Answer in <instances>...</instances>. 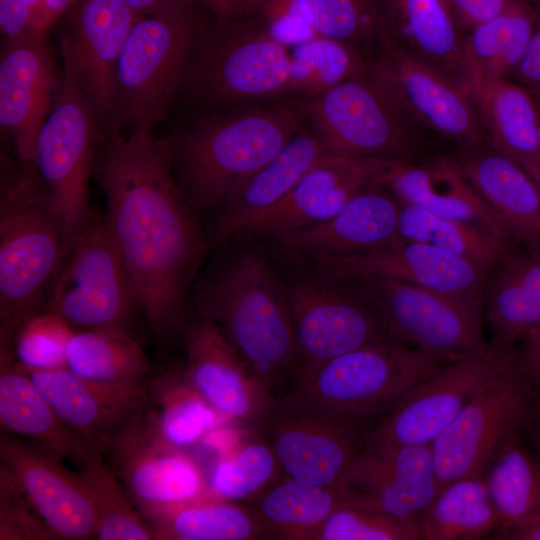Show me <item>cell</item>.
I'll list each match as a JSON object with an SVG mask.
<instances>
[{"instance_id": "1", "label": "cell", "mask_w": 540, "mask_h": 540, "mask_svg": "<svg viewBox=\"0 0 540 540\" xmlns=\"http://www.w3.org/2000/svg\"><path fill=\"white\" fill-rule=\"evenodd\" d=\"M167 140L108 127L93 175L106 222L155 337L184 332L185 302L207 242L173 172Z\"/></svg>"}, {"instance_id": "2", "label": "cell", "mask_w": 540, "mask_h": 540, "mask_svg": "<svg viewBox=\"0 0 540 540\" xmlns=\"http://www.w3.org/2000/svg\"><path fill=\"white\" fill-rule=\"evenodd\" d=\"M309 100L286 97L209 113L167 140L178 184L195 212L217 211L307 123Z\"/></svg>"}, {"instance_id": "3", "label": "cell", "mask_w": 540, "mask_h": 540, "mask_svg": "<svg viewBox=\"0 0 540 540\" xmlns=\"http://www.w3.org/2000/svg\"><path fill=\"white\" fill-rule=\"evenodd\" d=\"M199 314L211 320L274 397L292 385L298 365L285 288L266 260L241 251L223 261L195 296Z\"/></svg>"}, {"instance_id": "4", "label": "cell", "mask_w": 540, "mask_h": 540, "mask_svg": "<svg viewBox=\"0 0 540 540\" xmlns=\"http://www.w3.org/2000/svg\"><path fill=\"white\" fill-rule=\"evenodd\" d=\"M68 245L64 220L33 164L1 154L0 345L41 310Z\"/></svg>"}, {"instance_id": "5", "label": "cell", "mask_w": 540, "mask_h": 540, "mask_svg": "<svg viewBox=\"0 0 540 540\" xmlns=\"http://www.w3.org/2000/svg\"><path fill=\"white\" fill-rule=\"evenodd\" d=\"M449 363L418 347L384 340L320 365L297 379L282 397L311 411L375 425Z\"/></svg>"}, {"instance_id": "6", "label": "cell", "mask_w": 540, "mask_h": 540, "mask_svg": "<svg viewBox=\"0 0 540 540\" xmlns=\"http://www.w3.org/2000/svg\"><path fill=\"white\" fill-rule=\"evenodd\" d=\"M196 0H173L132 27L122 49L110 128L152 133L180 91L202 26Z\"/></svg>"}, {"instance_id": "7", "label": "cell", "mask_w": 540, "mask_h": 540, "mask_svg": "<svg viewBox=\"0 0 540 540\" xmlns=\"http://www.w3.org/2000/svg\"><path fill=\"white\" fill-rule=\"evenodd\" d=\"M290 68L289 48L256 20L216 21L197 35L180 90L212 113L286 98Z\"/></svg>"}, {"instance_id": "8", "label": "cell", "mask_w": 540, "mask_h": 540, "mask_svg": "<svg viewBox=\"0 0 540 540\" xmlns=\"http://www.w3.org/2000/svg\"><path fill=\"white\" fill-rule=\"evenodd\" d=\"M42 309L55 312L75 330L135 333L141 308L105 215L91 209L71 237Z\"/></svg>"}, {"instance_id": "9", "label": "cell", "mask_w": 540, "mask_h": 540, "mask_svg": "<svg viewBox=\"0 0 540 540\" xmlns=\"http://www.w3.org/2000/svg\"><path fill=\"white\" fill-rule=\"evenodd\" d=\"M284 288L298 355L293 383L345 353L395 340L376 305L351 280L322 273L294 279Z\"/></svg>"}, {"instance_id": "10", "label": "cell", "mask_w": 540, "mask_h": 540, "mask_svg": "<svg viewBox=\"0 0 540 540\" xmlns=\"http://www.w3.org/2000/svg\"><path fill=\"white\" fill-rule=\"evenodd\" d=\"M536 389L515 347L496 376L431 444L439 490L459 478L483 475L498 446L523 431Z\"/></svg>"}, {"instance_id": "11", "label": "cell", "mask_w": 540, "mask_h": 540, "mask_svg": "<svg viewBox=\"0 0 540 540\" xmlns=\"http://www.w3.org/2000/svg\"><path fill=\"white\" fill-rule=\"evenodd\" d=\"M356 283L379 310L391 337L446 361L480 354L484 305L410 283L383 279H346Z\"/></svg>"}, {"instance_id": "12", "label": "cell", "mask_w": 540, "mask_h": 540, "mask_svg": "<svg viewBox=\"0 0 540 540\" xmlns=\"http://www.w3.org/2000/svg\"><path fill=\"white\" fill-rule=\"evenodd\" d=\"M100 120L66 62L52 109L36 140L33 166L62 215L68 242L89 215L88 183Z\"/></svg>"}, {"instance_id": "13", "label": "cell", "mask_w": 540, "mask_h": 540, "mask_svg": "<svg viewBox=\"0 0 540 540\" xmlns=\"http://www.w3.org/2000/svg\"><path fill=\"white\" fill-rule=\"evenodd\" d=\"M366 74L412 124L432 129L465 149L481 144L480 116L464 88L388 38L382 37L369 55Z\"/></svg>"}, {"instance_id": "14", "label": "cell", "mask_w": 540, "mask_h": 540, "mask_svg": "<svg viewBox=\"0 0 540 540\" xmlns=\"http://www.w3.org/2000/svg\"><path fill=\"white\" fill-rule=\"evenodd\" d=\"M308 122L337 153L406 160L415 151L412 123L367 74L309 100Z\"/></svg>"}, {"instance_id": "15", "label": "cell", "mask_w": 540, "mask_h": 540, "mask_svg": "<svg viewBox=\"0 0 540 540\" xmlns=\"http://www.w3.org/2000/svg\"><path fill=\"white\" fill-rule=\"evenodd\" d=\"M373 429V424L311 411L278 396L254 432L271 446L284 474L336 486Z\"/></svg>"}, {"instance_id": "16", "label": "cell", "mask_w": 540, "mask_h": 540, "mask_svg": "<svg viewBox=\"0 0 540 540\" xmlns=\"http://www.w3.org/2000/svg\"><path fill=\"white\" fill-rule=\"evenodd\" d=\"M104 460L150 524L211 494L198 463L183 449L160 438L145 416L113 441Z\"/></svg>"}, {"instance_id": "17", "label": "cell", "mask_w": 540, "mask_h": 540, "mask_svg": "<svg viewBox=\"0 0 540 540\" xmlns=\"http://www.w3.org/2000/svg\"><path fill=\"white\" fill-rule=\"evenodd\" d=\"M336 486L347 491L352 507L419 523L439 492L431 445L394 443L372 433Z\"/></svg>"}, {"instance_id": "18", "label": "cell", "mask_w": 540, "mask_h": 540, "mask_svg": "<svg viewBox=\"0 0 540 540\" xmlns=\"http://www.w3.org/2000/svg\"><path fill=\"white\" fill-rule=\"evenodd\" d=\"M512 348L489 343L484 352L449 363L378 420L373 435L394 443L431 445L496 376Z\"/></svg>"}, {"instance_id": "19", "label": "cell", "mask_w": 540, "mask_h": 540, "mask_svg": "<svg viewBox=\"0 0 540 540\" xmlns=\"http://www.w3.org/2000/svg\"><path fill=\"white\" fill-rule=\"evenodd\" d=\"M402 161L334 152L312 168L280 203L248 223L236 238H275L324 221L360 192L386 185Z\"/></svg>"}, {"instance_id": "20", "label": "cell", "mask_w": 540, "mask_h": 540, "mask_svg": "<svg viewBox=\"0 0 540 540\" xmlns=\"http://www.w3.org/2000/svg\"><path fill=\"white\" fill-rule=\"evenodd\" d=\"M60 35L66 62L99 120L110 119L116 97L117 68L137 20L124 0H75Z\"/></svg>"}, {"instance_id": "21", "label": "cell", "mask_w": 540, "mask_h": 540, "mask_svg": "<svg viewBox=\"0 0 540 540\" xmlns=\"http://www.w3.org/2000/svg\"><path fill=\"white\" fill-rule=\"evenodd\" d=\"M312 259L321 273L338 279L398 280L483 305L491 273L434 245L405 239L366 252Z\"/></svg>"}, {"instance_id": "22", "label": "cell", "mask_w": 540, "mask_h": 540, "mask_svg": "<svg viewBox=\"0 0 540 540\" xmlns=\"http://www.w3.org/2000/svg\"><path fill=\"white\" fill-rule=\"evenodd\" d=\"M184 336L187 379L227 422L255 431L275 397L211 320L199 314Z\"/></svg>"}, {"instance_id": "23", "label": "cell", "mask_w": 540, "mask_h": 540, "mask_svg": "<svg viewBox=\"0 0 540 540\" xmlns=\"http://www.w3.org/2000/svg\"><path fill=\"white\" fill-rule=\"evenodd\" d=\"M15 435L1 432L0 468L22 490L53 539L94 538L96 512L79 474Z\"/></svg>"}, {"instance_id": "24", "label": "cell", "mask_w": 540, "mask_h": 540, "mask_svg": "<svg viewBox=\"0 0 540 540\" xmlns=\"http://www.w3.org/2000/svg\"><path fill=\"white\" fill-rule=\"evenodd\" d=\"M44 32L5 39L0 57V125L18 160L33 162L36 140L60 81Z\"/></svg>"}, {"instance_id": "25", "label": "cell", "mask_w": 540, "mask_h": 540, "mask_svg": "<svg viewBox=\"0 0 540 540\" xmlns=\"http://www.w3.org/2000/svg\"><path fill=\"white\" fill-rule=\"evenodd\" d=\"M26 372L86 446L103 457L113 441L146 414L145 383L97 382L68 368Z\"/></svg>"}, {"instance_id": "26", "label": "cell", "mask_w": 540, "mask_h": 540, "mask_svg": "<svg viewBox=\"0 0 540 540\" xmlns=\"http://www.w3.org/2000/svg\"><path fill=\"white\" fill-rule=\"evenodd\" d=\"M401 202L385 185L354 196L332 217L275 238L293 254L347 255L379 249L402 240Z\"/></svg>"}, {"instance_id": "27", "label": "cell", "mask_w": 540, "mask_h": 540, "mask_svg": "<svg viewBox=\"0 0 540 540\" xmlns=\"http://www.w3.org/2000/svg\"><path fill=\"white\" fill-rule=\"evenodd\" d=\"M0 427L80 470L101 455L61 418L6 347H0Z\"/></svg>"}, {"instance_id": "28", "label": "cell", "mask_w": 540, "mask_h": 540, "mask_svg": "<svg viewBox=\"0 0 540 540\" xmlns=\"http://www.w3.org/2000/svg\"><path fill=\"white\" fill-rule=\"evenodd\" d=\"M332 153L312 130L304 127L215 211L213 238L217 242L236 238L248 223L280 203Z\"/></svg>"}, {"instance_id": "29", "label": "cell", "mask_w": 540, "mask_h": 540, "mask_svg": "<svg viewBox=\"0 0 540 540\" xmlns=\"http://www.w3.org/2000/svg\"><path fill=\"white\" fill-rule=\"evenodd\" d=\"M457 161L472 186L525 250L540 249V187L526 169L494 148L465 149Z\"/></svg>"}, {"instance_id": "30", "label": "cell", "mask_w": 540, "mask_h": 540, "mask_svg": "<svg viewBox=\"0 0 540 540\" xmlns=\"http://www.w3.org/2000/svg\"><path fill=\"white\" fill-rule=\"evenodd\" d=\"M386 186L401 203L418 206L438 216L476 223L518 243L466 178L457 159L439 157L421 164L404 160Z\"/></svg>"}, {"instance_id": "31", "label": "cell", "mask_w": 540, "mask_h": 540, "mask_svg": "<svg viewBox=\"0 0 540 540\" xmlns=\"http://www.w3.org/2000/svg\"><path fill=\"white\" fill-rule=\"evenodd\" d=\"M383 37L463 87L465 38L447 0H375Z\"/></svg>"}, {"instance_id": "32", "label": "cell", "mask_w": 540, "mask_h": 540, "mask_svg": "<svg viewBox=\"0 0 540 540\" xmlns=\"http://www.w3.org/2000/svg\"><path fill=\"white\" fill-rule=\"evenodd\" d=\"M484 312L496 347H515L540 327V249H522L491 271Z\"/></svg>"}, {"instance_id": "33", "label": "cell", "mask_w": 540, "mask_h": 540, "mask_svg": "<svg viewBox=\"0 0 540 540\" xmlns=\"http://www.w3.org/2000/svg\"><path fill=\"white\" fill-rule=\"evenodd\" d=\"M247 504L267 539L312 540L337 508L349 506V500L341 487L316 485L283 474Z\"/></svg>"}, {"instance_id": "34", "label": "cell", "mask_w": 540, "mask_h": 540, "mask_svg": "<svg viewBox=\"0 0 540 540\" xmlns=\"http://www.w3.org/2000/svg\"><path fill=\"white\" fill-rule=\"evenodd\" d=\"M535 19L527 5L513 0L501 14L465 37L463 88L471 98L485 86L516 70L531 38Z\"/></svg>"}, {"instance_id": "35", "label": "cell", "mask_w": 540, "mask_h": 540, "mask_svg": "<svg viewBox=\"0 0 540 540\" xmlns=\"http://www.w3.org/2000/svg\"><path fill=\"white\" fill-rule=\"evenodd\" d=\"M148 403L145 421L164 441L186 448L202 441L227 421L173 365L145 382Z\"/></svg>"}, {"instance_id": "36", "label": "cell", "mask_w": 540, "mask_h": 540, "mask_svg": "<svg viewBox=\"0 0 540 540\" xmlns=\"http://www.w3.org/2000/svg\"><path fill=\"white\" fill-rule=\"evenodd\" d=\"M472 100L492 148L522 166L540 164L538 105L524 87L504 78L482 88Z\"/></svg>"}, {"instance_id": "37", "label": "cell", "mask_w": 540, "mask_h": 540, "mask_svg": "<svg viewBox=\"0 0 540 540\" xmlns=\"http://www.w3.org/2000/svg\"><path fill=\"white\" fill-rule=\"evenodd\" d=\"M402 239L425 242L492 271L524 249L476 223L435 215L418 206L401 203Z\"/></svg>"}, {"instance_id": "38", "label": "cell", "mask_w": 540, "mask_h": 540, "mask_svg": "<svg viewBox=\"0 0 540 540\" xmlns=\"http://www.w3.org/2000/svg\"><path fill=\"white\" fill-rule=\"evenodd\" d=\"M522 432L509 435L492 454L483 471L498 518L494 536L540 512V457L525 444Z\"/></svg>"}, {"instance_id": "39", "label": "cell", "mask_w": 540, "mask_h": 540, "mask_svg": "<svg viewBox=\"0 0 540 540\" xmlns=\"http://www.w3.org/2000/svg\"><path fill=\"white\" fill-rule=\"evenodd\" d=\"M497 527L483 475L459 478L443 486L419 520L423 540L493 538Z\"/></svg>"}, {"instance_id": "40", "label": "cell", "mask_w": 540, "mask_h": 540, "mask_svg": "<svg viewBox=\"0 0 540 540\" xmlns=\"http://www.w3.org/2000/svg\"><path fill=\"white\" fill-rule=\"evenodd\" d=\"M66 365L82 378L115 384H143L151 369L135 333L119 329L76 330Z\"/></svg>"}, {"instance_id": "41", "label": "cell", "mask_w": 540, "mask_h": 540, "mask_svg": "<svg viewBox=\"0 0 540 540\" xmlns=\"http://www.w3.org/2000/svg\"><path fill=\"white\" fill-rule=\"evenodd\" d=\"M151 525L157 540L267 539L264 528L247 503L212 494L160 516Z\"/></svg>"}, {"instance_id": "42", "label": "cell", "mask_w": 540, "mask_h": 540, "mask_svg": "<svg viewBox=\"0 0 540 540\" xmlns=\"http://www.w3.org/2000/svg\"><path fill=\"white\" fill-rule=\"evenodd\" d=\"M366 73L364 53L345 43L317 36L292 48L286 97L311 100Z\"/></svg>"}, {"instance_id": "43", "label": "cell", "mask_w": 540, "mask_h": 540, "mask_svg": "<svg viewBox=\"0 0 540 540\" xmlns=\"http://www.w3.org/2000/svg\"><path fill=\"white\" fill-rule=\"evenodd\" d=\"M283 474L271 446L256 433L221 456L207 480L212 495L249 503Z\"/></svg>"}, {"instance_id": "44", "label": "cell", "mask_w": 540, "mask_h": 540, "mask_svg": "<svg viewBox=\"0 0 540 540\" xmlns=\"http://www.w3.org/2000/svg\"><path fill=\"white\" fill-rule=\"evenodd\" d=\"M79 474L96 512L94 539H157L155 529L137 510L102 455L94 458Z\"/></svg>"}, {"instance_id": "45", "label": "cell", "mask_w": 540, "mask_h": 540, "mask_svg": "<svg viewBox=\"0 0 540 540\" xmlns=\"http://www.w3.org/2000/svg\"><path fill=\"white\" fill-rule=\"evenodd\" d=\"M317 36L360 50L368 59L383 37L375 0H298Z\"/></svg>"}, {"instance_id": "46", "label": "cell", "mask_w": 540, "mask_h": 540, "mask_svg": "<svg viewBox=\"0 0 540 540\" xmlns=\"http://www.w3.org/2000/svg\"><path fill=\"white\" fill-rule=\"evenodd\" d=\"M75 331L61 316L42 309L19 325L9 349L16 363L26 371L67 368V346Z\"/></svg>"}, {"instance_id": "47", "label": "cell", "mask_w": 540, "mask_h": 540, "mask_svg": "<svg viewBox=\"0 0 540 540\" xmlns=\"http://www.w3.org/2000/svg\"><path fill=\"white\" fill-rule=\"evenodd\" d=\"M419 523L376 510L337 508L312 540H419Z\"/></svg>"}, {"instance_id": "48", "label": "cell", "mask_w": 540, "mask_h": 540, "mask_svg": "<svg viewBox=\"0 0 540 540\" xmlns=\"http://www.w3.org/2000/svg\"><path fill=\"white\" fill-rule=\"evenodd\" d=\"M53 539L47 525L10 475L0 468V540Z\"/></svg>"}, {"instance_id": "49", "label": "cell", "mask_w": 540, "mask_h": 540, "mask_svg": "<svg viewBox=\"0 0 540 540\" xmlns=\"http://www.w3.org/2000/svg\"><path fill=\"white\" fill-rule=\"evenodd\" d=\"M251 19L288 48L317 37L305 19L298 0H264Z\"/></svg>"}, {"instance_id": "50", "label": "cell", "mask_w": 540, "mask_h": 540, "mask_svg": "<svg viewBox=\"0 0 540 540\" xmlns=\"http://www.w3.org/2000/svg\"><path fill=\"white\" fill-rule=\"evenodd\" d=\"M514 73L518 84L540 104V14L536 16L528 46Z\"/></svg>"}, {"instance_id": "51", "label": "cell", "mask_w": 540, "mask_h": 540, "mask_svg": "<svg viewBox=\"0 0 540 540\" xmlns=\"http://www.w3.org/2000/svg\"><path fill=\"white\" fill-rule=\"evenodd\" d=\"M455 17L470 30L501 14L513 0H447Z\"/></svg>"}, {"instance_id": "52", "label": "cell", "mask_w": 540, "mask_h": 540, "mask_svg": "<svg viewBox=\"0 0 540 540\" xmlns=\"http://www.w3.org/2000/svg\"><path fill=\"white\" fill-rule=\"evenodd\" d=\"M0 29L5 39L36 31L28 0H0Z\"/></svg>"}, {"instance_id": "53", "label": "cell", "mask_w": 540, "mask_h": 540, "mask_svg": "<svg viewBox=\"0 0 540 540\" xmlns=\"http://www.w3.org/2000/svg\"><path fill=\"white\" fill-rule=\"evenodd\" d=\"M264 0H200L207 6L216 21H241L251 19Z\"/></svg>"}, {"instance_id": "54", "label": "cell", "mask_w": 540, "mask_h": 540, "mask_svg": "<svg viewBox=\"0 0 540 540\" xmlns=\"http://www.w3.org/2000/svg\"><path fill=\"white\" fill-rule=\"evenodd\" d=\"M526 371L538 393H540V327L524 341L520 350Z\"/></svg>"}, {"instance_id": "55", "label": "cell", "mask_w": 540, "mask_h": 540, "mask_svg": "<svg viewBox=\"0 0 540 540\" xmlns=\"http://www.w3.org/2000/svg\"><path fill=\"white\" fill-rule=\"evenodd\" d=\"M494 539L540 540V512L501 530Z\"/></svg>"}, {"instance_id": "56", "label": "cell", "mask_w": 540, "mask_h": 540, "mask_svg": "<svg viewBox=\"0 0 540 540\" xmlns=\"http://www.w3.org/2000/svg\"><path fill=\"white\" fill-rule=\"evenodd\" d=\"M74 2L75 0H42L35 29L46 33L52 24L68 12Z\"/></svg>"}, {"instance_id": "57", "label": "cell", "mask_w": 540, "mask_h": 540, "mask_svg": "<svg viewBox=\"0 0 540 540\" xmlns=\"http://www.w3.org/2000/svg\"><path fill=\"white\" fill-rule=\"evenodd\" d=\"M523 431L530 436L536 448L535 453L540 457V394L537 392Z\"/></svg>"}, {"instance_id": "58", "label": "cell", "mask_w": 540, "mask_h": 540, "mask_svg": "<svg viewBox=\"0 0 540 540\" xmlns=\"http://www.w3.org/2000/svg\"><path fill=\"white\" fill-rule=\"evenodd\" d=\"M140 15L152 14L173 0H124Z\"/></svg>"}, {"instance_id": "59", "label": "cell", "mask_w": 540, "mask_h": 540, "mask_svg": "<svg viewBox=\"0 0 540 540\" xmlns=\"http://www.w3.org/2000/svg\"><path fill=\"white\" fill-rule=\"evenodd\" d=\"M523 167L533 177V179L536 181V183L540 187V164L530 162V163H527V164L523 165Z\"/></svg>"}, {"instance_id": "60", "label": "cell", "mask_w": 540, "mask_h": 540, "mask_svg": "<svg viewBox=\"0 0 540 540\" xmlns=\"http://www.w3.org/2000/svg\"><path fill=\"white\" fill-rule=\"evenodd\" d=\"M28 2L30 4L31 10H32L33 26H34V29H35V22H36L38 13L40 11L42 0H28Z\"/></svg>"}, {"instance_id": "61", "label": "cell", "mask_w": 540, "mask_h": 540, "mask_svg": "<svg viewBox=\"0 0 540 540\" xmlns=\"http://www.w3.org/2000/svg\"><path fill=\"white\" fill-rule=\"evenodd\" d=\"M538 105V113H539V122H538V151H539V156H540V104L537 103Z\"/></svg>"}, {"instance_id": "62", "label": "cell", "mask_w": 540, "mask_h": 540, "mask_svg": "<svg viewBox=\"0 0 540 540\" xmlns=\"http://www.w3.org/2000/svg\"><path fill=\"white\" fill-rule=\"evenodd\" d=\"M197 2H199L200 0H196Z\"/></svg>"}, {"instance_id": "63", "label": "cell", "mask_w": 540, "mask_h": 540, "mask_svg": "<svg viewBox=\"0 0 540 540\" xmlns=\"http://www.w3.org/2000/svg\"><path fill=\"white\" fill-rule=\"evenodd\" d=\"M538 393V392H537ZM540 394V393H539Z\"/></svg>"}]
</instances>
